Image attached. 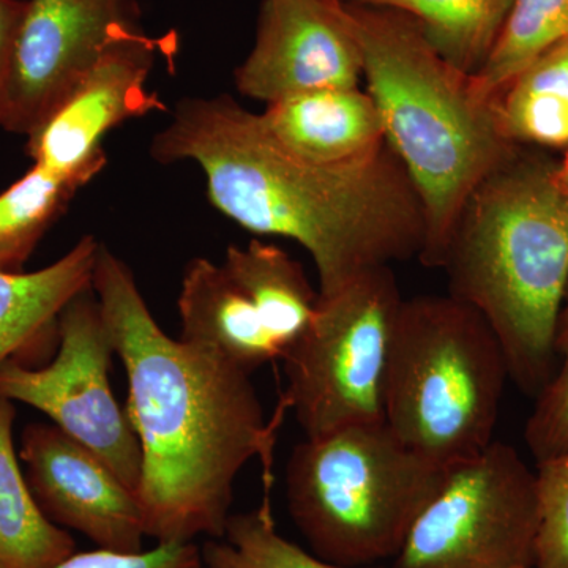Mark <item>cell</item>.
I'll use <instances>...</instances> for the list:
<instances>
[{
	"label": "cell",
	"instance_id": "3957f363",
	"mask_svg": "<svg viewBox=\"0 0 568 568\" xmlns=\"http://www.w3.org/2000/svg\"><path fill=\"white\" fill-rule=\"evenodd\" d=\"M555 168L545 151L518 148L467 197L440 267L448 294L488 321L510 379L532 396L555 373L568 280V190Z\"/></svg>",
	"mask_w": 568,
	"mask_h": 568
},
{
	"label": "cell",
	"instance_id": "9a60e30c",
	"mask_svg": "<svg viewBox=\"0 0 568 568\" xmlns=\"http://www.w3.org/2000/svg\"><path fill=\"white\" fill-rule=\"evenodd\" d=\"M178 310L183 342L211 351L248 375L283 358L256 306L222 264L194 257L185 265Z\"/></svg>",
	"mask_w": 568,
	"mask_h": 568
},
{
	"label": "cell",
	"instance_id": "603a6c76",
	"mask_svg": "<svg viewBox=\"0 0 568 568\" xmlns=\"http://www.w3.org/2000/svg\"><path fill=\"white\" fill-rule=\"evenodd\" d=\"M252 511L231 514L222 538L201 547L205 568H349L316 558L276 529L271 499Z\"/></svg>",
	"mask_w": 568,
	"mask_h": 568
},
{
	"label": "cell",
	"instance_id": "52a82bcc",
	"mask_svg": "<svg viewBox=\"0 0 568 568\" xmlns=\"http://www.w3.org/2000/svg\"><path fill=\"white\" fill-rule=\"evenodd\" d=\"M402 302L390 265L320 294L308 331L283 357L282 402L305 437L384 420V379Z\"/></svg>",
	"mask_w": 568,
	"mask_h": 568
},
{
	"label": "cell",
	"instance_id": "30bf717a",
	"mask_svg": "<svg viewBox=\"0 0 568 568\" xmlns=\"http://www.w3.org/2000/svg\"><path fill=\"white\" fill-rule=\"evenodd\" d=\"M140 28L138 0H29L0 102V129L28 138L112 40Z\"/></svg>",
	"mask_w": 568,
	"mask_h": 568
},
{
	"label": "cell",
	"instance_id": "277c9868",
	"mask_svg": "<svg viewBox=\"0 0 568 568\" xmlns=\"http://www.w3.org/2000/svg\"><path fill=\"white\" fill-rule=\"evenodd\" d=\"M343 7L386 142L424 204L418 260L440 268L467 197L519 145L504 136L491 100L481 99L473 77L432 47L416 18L388 7Z\"/></svg>",
	"mask_w": 568,
	"mask_h": 568
},
{
	"label": "cell",
	"instance_id": "f1b7e54d",
	"mask_svg": "<svg viewBox=\"0 0 568 568\" xmlns=\"http://www.w3.org/2000/svg\"><path fill=\"white\" fill-rule=\"evenodd\" d=\"M519 568H538L536 566H529V567H519Z\"/></svg>",
	"mask_w": 568,
	"mask_h": 568
},
{
	"label": "cell",
	"instance_id": "7a4b0ae2",
	"mask_svg": "<svg viewBox=\"0 0 568 568\" xmlns=\"http://www.w3.org/2000/svg\"><path fill=\"white\" fill-rule=\"evenodd\" d=\"M151 156L196 163L216 211L250 233L304 246L321 295L424 252V204L388 144L362 162H306L268 136L260 114L222 93L181 100Z\"/></svg>",
	"mask_w": 568,
	"mask_h": 568
},
{
	"label": "cell",
	"instance_id": "ac0fdd59",
	"mask_svg": "<svg viewBox=\"0 0 568 568\" xmlns=\"http://www.w3.org/2000/svg\"><path fill=\"white\" fill-rule=\"evenodd\" d=\"M14 403L0 396V568H55L77 544L32 495L14 450Z\"/></svg>",
	"mask_w": 568,
	"mask_h": 568
},
{
	"label": "cell",
	"instance_id": "9c48e42d",
	"mask_svg": "<svg viewBox=\"0 0 568 568\" xmlns=\"http://www.w3.org/2000/svg\"><path fill=\"white\" fill-rule=\"evenodd\" d=\"M58 354L43 368L17 361L0 366V396L50 417L136 493L140 440L111 388L115 349L92 284L63 306L58 317Z\"/></svg>",
	"mask_w": 568,
	"mask_h": 568
},
{
	"label": "cell",
	"instance_id": "ba28073f",
	"mask_svg": "<svg viewBox=\"0 0 568 568\" xmlns=\"http://www.w3.org/2000/svg\"><path fill=\"white\" fill-rule=\"evenodd\" d=\"M537 525L536 474L514 447L493 440L447 470L392 568L536 566Z\"/></svg>",
	"mask_w": 568,
	"mask_h": 568
},
{
	"label": "cell",
	"instance_id": "f546056e",
	"mask_svg": "<svg viewBox=\"0 0 568 568\" xmlns=\"http://www.w3.org/2000/svg\"><path fill=\"white\" fill-rule=\"evenodd\" d=\"M204 568H205V566H204Z\"/></svg>",
	"mask_w": 568,
	"mask_h": 568
},
{
	"label": "cell",
	"instance_id": "7c38bea8",
	"mask_svg": "<svg viewBox=\"0 0 568 568\" xmlns=\"http://www.w3.org/2000/svg\"><path fill=\"white\" fill-rule=\"evenodd\" d=\"M361 48L342 0H263L256 39L235 88L265 104L298 93L357 88Z\"/></svg>",
	"mask_w": 568,
	"mask_h": 568
},
{
	"label": "cell",
	"instance_id": "6da1fadb",
	"mask_svg": "<svg viewBox=\"0 0 568 568\" xmlns=\"http://www.w3.org/2000/svg\"><path fill=\"white\" fill-rule=\"evenodd\" d=\"M92 287L129 379L126 414L141 447L145 537L156 544L222 538L234 481L260 458L271 491L276 429L252 375L219 355L171 338L156 324L132 268L100 244Z\"/></svg>",
	"mask_w": 568,
	"mask_h": 568
},
{
	"label": "cell",
	"instance_id": "5bb4252c",
	"mask_svg": "<svg viewBox=\"0 0 568 568\" xmlns=\"http://www.w3.org/2000/svg\"><path fill=\"white\" fill-rule=\"evenodd\" d=\"M260 119L272 140L306 162H362L387 144L376 104L358 85L287 97L267 104Z\"/></svg>",
	"mask_w": 568,
	"mask_h": 568
},
{
	"label": "cell",
	"instance_id": "8fae6325",
	"mask_svg": "<svg viewBox=\"0 0 568 568\" xmlns=\"http://www.w3.org/2000/svg\"><path fill=\"white\" fill-rule=\"evenodd\" d=\"M159 48L142 28L112 40L70 95L29 134L26 152L33 164L91 181L102 173V141L112 129L168 111L159 93L145 89Z\"/></svg>",
	"mask_w": 568,
	"mask_h": 568
},
{
	"label": "cell",
	"instance_id": "ffe728a7",
	"mask_svg": "<svg viewBox=\"0 0 568 568\" xmlns=\"http://www.w3.org/2000/svg\"><path fill=\"white\" fill-rule=\"evenodd\" d=\"M405 11L447 62L474 77L487 62L514 0H343Z\"/></svg>",
	"mask_w": 568,
	"mask_h": 568
},
{
	"label": "cell",
	"instance_id": "5b68a950",
	"mask_svg": "<svg viewBox=\"0 0 568 568\" xmlns=\"http://www.w3.org/2000/svg\"><path fill=\"white\" fill-rule=\"evenodd\" d=\"M508 366L491 325L452 294L403 298L386 379L384 422L406 446L450 469L495 440Z\"/></svg>",
	"mask_w": 568,
	"mask_h": 568
},
{
	"label": "cell",
	"instance_id": "4316f807",
	"mask_svg": "<svg viewBox=\"0 0 568 568\" xmlns=\"http://www.w3.org/2000/svg\"><path fill=\"white\" fill-rule=\"evenodd\" d=\"M28 7L29 0H0V102Z\"/></svg>",
	"mask_w": 568,
	"mask_h": 568
},
{
	"label": "cell",
	"instance_id": "e0dca14e",
	"mask_svg": "<svg viewBox=\"0 0 568 568\" xmlns=\"http://www.w3.org/2000/svg\"><path fill=\"white\" fill-rule=\"evenodd\" d=\"M222 265L256 306L284 357L308 331L320 304V291L304 265L280 246L257 239L245 246H227Z\"/></svg>",
	"mask_w": 568,
	"mask_h": 568
},
{
	"label": "cell",
	"instance_id": "d4e9b609",
	"mask_svg": "<svg viewBox=\"0 0 568 568\" xmlns=\"http://www.w3.org/2000/svg\"><path fill=\"white\" fill-rule=\"evenodd\" d=\"M536 567L568 568V447L537 462Z\"/></svg>",
	"mask_w": 568,
	"mask_h": 568
},
{
	"label": "cell",
	"instance_id": "cb8c5ba5",
	"mask_svg": "<svg viewBox=\"0 0 568 568\" xmlns=\"http://www.w3.org/2000/svg\"><path fill=\"white\" fill-rule=\"evenodd\" d=\"M556 366L551 379L536 396L525 428L526 446L536 462L568 447V280L552 336Z\"/></svg>",
	"mask_w": 568,
	"mask_h": 568
},
{
	"label": "cell",
	"instance_id": "83f0119b",
	"mask_svg": "<svg viewBox=\"0 0 568 568\" xmlns=\"http://www.w3.org/2000/svg\"><path fill=\"white\" fill-rule=\"evenodd\" d=\"M555 175L556 181H558L564 189L568 190V148L562 152L560 160L556 162Z\"/></svg>",
	"mask_w": 568,
	"mask_h": 568
},
{
	"label": "cell",
	"instance_id": "44dd1931",
	"mask_svg": "<svg viewBox=\"0 0 568 568\" xmlns=\"http://www.w3.org/2000/svg\"><path fill=\"white\" fill-rule=\"evenodd\" d=\"M91 179L52 173L33 164L0 193V272L20 274L41 239Z\"/></svg>",
	"mask_w": 568,
	"mask_h": 568
},
{
	"label": "cell",
	"instance_id": "d6986e66",
	"mask_svg": "<svg viewBox=\"0 0 568 568\" xmlns=\"http://www.w3.org/2000/svg\"><path fill=\"white\" fill-rule=\"evenodd\" d=\"M504 136L519 148H568V40L534 59L491 97Z\"/></svg>",
	"mask_w": 568,
	"mask_h": 568
},
{
	"label": "cell",
	"instance_id": "4fadbf2b",
	"mask_svg": "<svg viewBox=\"0 0 568 568\" xmlns=\"http://www.w3.org/2000/svg\"><path fill=\"white\" fill-rule=\"evenodd\" d=\"M20 457L33 497L54 525L100 549L142 551L140 499L91 448L54 424L33 422L22 432Z\"/></svg>",
	"mask_w": 568,
	"mask_h": 568
},
{
	"label": "cell",
	"instance_id": "484cf974",
	"mask_svg": "<svg viewBox=\"0 0 568 568\" xmlns=\"http://www.w3.org/2000/svg\"><path fill=\"white\" fill-rule=\"evenodd\" d=\"M55 568H204L200 545L156 544L148 551L118 552L108 549L73 552Z\"/></svg>",
	"mask_w": 568,
	"mask_h": 568
},
{
	"label": "cell",
	"instance_id": "8992f818",
	"mask_svg": "<svg viewBox=\"0 0 568 568\" xmlns=\"http://www.w3.org/2000/svg\"><path fill=\"white\" fill-rule=\"evenodd\" d=\"M447 470L386 422L305 437L284 470L287 510L316 558L349 568L395 559Z\"/></svg>",
	"mask_w": 568,
	"mask_h": 568
},
{
	"label": "cell",
	"instance_id": "2e32d148",
	"mask_svg": "<svg viewBox=\"0 0 568 568\" xmlns=\"http://www.w3.org/2000/svg\"><path fill=\"white\" fill-rule=\"evenodd\" d=\"M100 242L84 235L61 260L36 272H0V366L58 336V317L91 286Z\"/></svg>",
	"mask_w": 568,
	"mask_h": 568
},
{
	"label": "cell",
	"instance_id": "7402d4cb",
	"mask_svg": "<svg viewBox=\"0 0 568 568\" xmlns=\"http://www.w3.org/2000/svg\"><path fill=\"white\" fill-rule=\"evenodd\" d=\"M568 40V0H514L487 62L473 77L481 99L491 97L549 48Z\"/></svg>",
	"mask_w": 568,
	"mask_h": 568
}]
</instances>
